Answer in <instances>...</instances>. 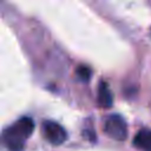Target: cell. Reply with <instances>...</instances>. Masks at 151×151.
<instances>
[{"mask_svg": "<svg viewBox=\"0 0 151 151\" xmlns=\"http://www.w3.org/2000/svg\"><path fill=\"white\" fill-rule=\"evenodd\" d=\"M33 130V120L29 117H22L2 131L0 142L9 151H21L26 139L32 134Z\"/></svg>", "mask_w": 151, "mask_h": 151, "instance_id": "1", "label": "cell"}, {"mask_svg": "<svg viewBox=\"0 0 151 151\" xmlns=\"http://www.w3.org/2000/svg\"><path fill=\"white\" fill-rule=\"evenodd\" d=\"M104 131L116 140H124L127 137V124L119 114H111L104 123Z\"/></svg>", "mask_w": 151, "mask_h": 151, "instance_id": "2", "label": "cell"}, {"mask_svg": "<svg viewBox=\"0 0 151 151\" xmlns=\"http://www.w3.org/2000/svg\"><path fill=\"white\" fill-rule=\"evenodd\" d=\"M42 132H44L45 138L53 145H60L67 139V133H66L65 129L60 124H58L53 120L44 122Z\"/></svg>", "mask_w": 151, "mask_h": 151, "instance_id": "3", "label": "cell"}, {"mask_svg": "<svg viewBox=\"0 0 151 151\" xmlns=\"http://www.w3.org/2000/svg\"><path fill=\"white\" fill-rule=\"evenodd\" d=\"M133 144L136 147L143 151H151V130L149 129L139 130L133 138Z\"/></svg>", "mask_w": 151, "mask_h": 151, "instance_id": "4", "label": "cell"}, {"mask_svg": "<svg viewBox=\"0 0 151 151\" xmlns=\"http://www.w3.org/2000/svg\"><path fill=\"white\" fill-rule=\"evenodd\" d=\"M98 103L101 107L104 109H109L112 106V103H113V97H112V93L107 86L106 83L101 81L99 87H98Z\"/></svg>", "mask_w": 151, "mask_h": 151, "instance_id": "5", "label": "cell"}, {"mask_svg": "<svg viewBox=\"0 0 151 151\" xmlns=\"http://www.w3.org/2000/svg\"><path fill=\"white\" fill-rule=\"evenodd\" d=\"M77 74H78V77H79L81 80L87 81V80L91 78V70H90L87 66H85V65H80V66L77 68Z\"/></svg>", "mask_w": 151, "mask_h": 151, "instance_id": "6", "label": "cell"}]
</instances>
